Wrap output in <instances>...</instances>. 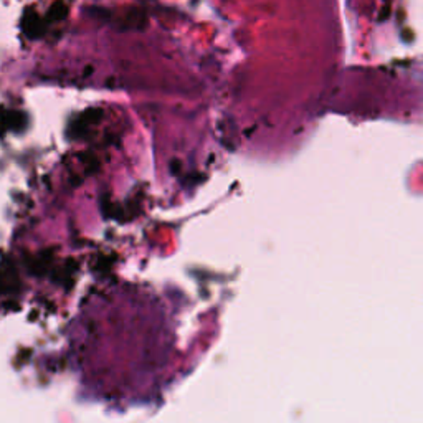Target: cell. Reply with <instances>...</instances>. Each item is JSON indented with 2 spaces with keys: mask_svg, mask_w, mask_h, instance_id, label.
Returning a JSON list of instances; mask_svg holds the SVG:
<instances>
[{
  "mask_svg": "<svg viewBox=\"0 0 423 423\" xmlns=\"http://www.w3.org/2000/svg\"><path fill=\"white\" fill-rule=\"evenodd\" d=\"M24 30L30 37H38L43 30V22L40 20V17L37 15L35 10H30V8L24 15Z\"/></svg>",
  "mask_w": 423,
  "mask_h": 423,
  "instance_id": "1",
  "label": "cell"
}]
</instances>
